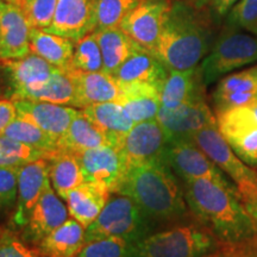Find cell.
Wrapping results in <instances>:
<instances>
[{"instance_id":"277c9868","label":"cell","mask_w":257,"mask_h":257,"mask_svg":"<svg viewBox=\"0 0 257 257\" xmlns=\"http://www.w3.org/2000/svg\"><path fill=\"white\" fill-rule=\"evenodd\" d=\"M221 242L195 218L153 232L137 243L141 257H208Z\"/></svg>"},{"instance_id":"7dc6e473","label":"cell","mask_w":257,"mask_h":257,"mask_svg":"<svg viewBox=\"0 0 257 257\" xmlns=\"http://www.w3.org/2000/svg\"><path fill=\"white\" fill-rule=\"evenodd\" d=\"M188 3H191L193 6H195V8L198 9H204L206 8V6L210 5V3L212 0H187Z\"/></svg>"},{"instance_id":"ab89813d","label":"cell","mask_w":257,"mask_h":257,"mask_svg":"<svg viewBox=\"0 0 257 257\" xmlns=\"http://www.w3.org/2000/svg\"><path fill=\"white\" fill-rule=\"evenodd\" d=\"M0 257H44L30 248L15 230L0 226Z\"/></svg>"},{"instance_id":"30bf717a","label":"cell","mask_w":257,"mask_h":257,"mask_svg":"<svg viewBox=\"0 0 257 257\" xmlns=\"http://www.w3.org/2000/svg\"><path fill=\"white\" fill-rule=\"evenodd\" d=\"M170 8V0H143L126 15L119 27L135 43L152 53L168 18Z\"/></svg>"},{"instance_id":"3957f363","label":"cell","mask_w":257,"mask_h":257,"mask_svg":"<svg viewBox=\"0 0 257 257\" xmlns=\"http://www.w3.org/2000/svg\"><path fill=\"white\" fill-rule=\"evenodd\" d=\"M115 193L133 199L153 223L175 224L193 217L182 184L163 161L128 165L123 182Z\"/></svg>"},{"instance_id":"d590c367","label":"cell","mask_w":257,"mask_h":257,"mask_svg":"<svg viewBox=\"0 0 257 257\" xmlns=\"http://www.w3.org/2000/svg\"><path fill=\"white\" fill-rule=\"evenodd\" d=\"M78 257H141L137 244L118 237H106L85 243Z\"/></svg>"},{"instance_id":"52a82bcc","label":"cell","mask_w":257,"mask_h":257,"mask_svg":"<svg viewBox=\"0 0 257 257\" xmlns=\"http://www.w3.org/2000/svg\"><path fill=\"white\" fill-rule=\"evenodd\" d=\"M195 144L232 180L242 201L257 200V173L239 159L216 124L201 128L193 137Z\"/></svg>"},{"instance_id":"8992f818","label":"cell","mask_w":257,"mask_h":257,"mask_svg":"<svg viewBox=\"0 0 257 257\" xmlns=\"http://www.w3.org/2000/svg\"><path fill=\"white\" fill-rule=\"evenodd\" d=\"M253 62H257V35L224 27L210 53L201 61L202 80L208 86L220 80L225 74Z\"/></svg>"},{"instance_id":"bcb514c9","label":"cell","mask_w":257,"mask_h":257,"mask_svg":"<svg viewBox=\"0 0 257 257\" xmlns=\"http://www.w3.org/2000/svg\"><path fill=\"white\" fill-rule=\"evenodd\" d=\"M244 206H245L246 211L249 212L250 217L252 218L253 224H255L256 230H257V200H248L243 202Z\"/></svg>"},{"instance_id":"f35d334b","label":"cell","mask_w":257,"mask_h":257,"mask_svg":"<svg viewBox=\"0 0 257 257\" xmlns=\"http://www.w3.org/2000/svg\"><path fill=\"white\" fill-rule=\"evenodd\" d=\"M59 0H31L22 5L31 28L47 30L55 16Z\"/></svg>"},{"instance_id":"7bdbcfd3","label":"cell","mask_w":257,"mask_h":257,"mask_svg":"<svg viewBox=\"0 0 257 257\" xmlns=\"http://www.w3.org/2000/svg\"><path fill=\"white\" fill-rule=\"evenodd\" d=\"M208 257H245L244 256V242L223 243L219 249Z\"/></svg>"},{"instance_id":"d4e9b609","label":"cell","mask_w":257,"mask_h":257,"mask_svg":"<svg viewBox=\"0 0 257 257\" xmlns=\"http://www.w3.org/2000/svg\"><path fill=\"white\" fill-rule=\"evenodd\" d=\"M168 68L150 51L138 47L136 51L113 74L119 83L148 82L161 88L168 75Z\"/></svg>"},{"instance_id":"5b68a950","label":"cell","mask_w":257,"mask_h":257,"mask_svg":"<svg viewBox=\"0 0 257 257\" xmlns=\"http://www.w3.org/2000/svg\"><path fill=\"white\" fill-rule=\"evenodd\" d=\"M154 223L133 199L119 193H111L99 217L85 230V243L118 237L138 243L153 233Z\"/></svg>"},{"instance_id":"cb8c5ba5","label":"cell","mask_w":257,"mask_h":257,"mask_svg":"<svg viewBox=\"0 0 257 257\" xmlns=\"http://www.w3.org/2000/svg\"><path fill=\"white\" fill-rule=\"evenodd\" d=\"M119 86L120 98L117 102L123 106L135 123L156 119L161 107L157 86L148 82L119 83Z\"/></svg>"},{"instance_id":"7c38bea8","label":"cell","mask_w":257,"mask_h":257,"mask_svg":"<svg viewBox=\"0 0 257 257\" xmlns=\"http://www.w3.org/2000/svg\"><path fill=\"white\" fill-rule=\"evenodd\" d=\"M156 120L159 121L169 141L193 140L194 135L210 124H216L214 112L208 107L206 100L166 108L161 106Z\"/></svg>"},{"instance_id":"f907efd6","label":"cell","mask_w":257,"mask_h":257,"mask_svg":"<svg viewBox=\"0 0 257 257\" xmlns=\"http://www.w3.org/2000/svg\"><path fill=\"white\" fill-rule=\"evenodd\" d=\"M4 2L11 3V4H16V5H19V6H22V4H23V0H4Z\"/></svg>"},{"instance_id":"74e56055","label":"cell","mask_w":257,"mask_h":257,"mask_svg":"<svg viewBox=\"0 0 257 257\" xmlns=\"http://www.w3.org/2000/svg\"><path fill=\"white\" fill-rule=\"evenodd\" d=\"M224 27L257 35V0H238L225 16Z\"/></svg>"},{"instance_id":"44dd1931","label":"cell","mask_w":257,"mask_h":257,"mask_svg":"<svg viewBox=\"0 0 257 257\" xmlns=\"http://www.w3.org/2000/svg\"><path fill=\"white\" fill-rule=\"evenodd\" d=\"M205 87L200 66L186 70L169 69L160 88L161 106L173 110L189 102L206 100Z\"/></svg>"},{"instance_id":"4fadbf2b","label":"cell","mask_w":257,"mask_h":257,"mask_svg":"<svg viewBox=\"0 0 257 257\" xmlns=\"http://www.w3.org/2000/svg\"><path fill=\"white\" fill-rule=\"evenodd\" d=\"M168 138L156 119L136 123L126 134L119 149L126 159L127 166L133 163L163 161Z\"/></svg>"},{"instance_id":"b9f144b4","label":"cell","mask_w":257,"mask_h":257,"mask_svg":"<svg viewBox=\"0 0 257 257\" xmlns=\"http://www.w3.org/2000/svg\"><path fill=\"white\" fill-rule=\"evenodd\" d=\"M16 118H17V108L15 101L6 98L0 99V136Z\"/></svg>"},{"instance_id":"d6a6232c","label":"cell","mask_w":257,"mask_h":257,"mask_svg":"<svg viewBox=\"0 0 257 257\" xmlns=\"http://www.w3.org/2000/svg\"><path fill=\"white\" fill-rule=\"evenodd\" d=\"M3 135L42 152L53 154L60 150L57 138L51 136L37 125L18 117L6 127Z\"/></svg>"},{"instance_id":"816d5d0a","label":"cell","mask_w":257,"mask_h":257,"mask_svg":"<svg viewBox=\"0 0 257 257\" xmlns=\"http://www.w3.org/2000/svg\"><path fill=\"white\" fill-rule=\"evenodd\" d=\"M29 2H31V0H24V2H23V4H24V3H29ZM23 4H22V5H23Z\"/></svg>"},{"instance_id":"7a4b0ae2","label":"cell","mask_w":257,"mask_h":257,"mask_svg":"<svg viewBox=\"0 0 257 257\" xmlns=\"http://www.w3.org/2000/svg\"><path fill=\"white\" fill-rule=\"evenodd\" d=\"M211 14L187 0L172 3L161 36L152 54L168 69L186 70L199 66L213 46Z\"/></svg>"},{"instance_id":"e575fe53","label":"cell","mask_w":257,"mask_h":257,"mask_svg":"<svg viewBox=\"0 0 257 257\" xmlns=\"http://www.w3.org/2000/svg\"><path fill=\"white\" fill-rule=\"evenodd\" d=\"M67 70L80 72H101L104 70V62L100 47L96 41L95 32L92 31L75 43V49Z\"/></svg>"},{"instance_id":"5bb4252c","label":"cell","mask_w":257,"mask_h":257,"mask_svg":"<svg viewBox=\"0 0 257 257\" xmlns=\"http://www.w3.org/2000/svg\"><path fill=\"white\" fill-rule=\"evenodd\" d=\"M68 208L54 191L49 180L31 212L28 224L23 227L24 233L22 238L37 246L68 219Z\"/></svg>"},{"instance_id":"8fae6325","label":"cell","mask_w":257,"mask_h":257,"mask_svg":"<svg viewBox=\"0 0 257 257\" xmlns=\"http://www.w3.org/2000/svg\"><path fill=\"white\" fill-rule=\"evenodd\" d=\"M76 155L81 163L86 181L104 186L111 193L118 191L127 170L126 159L119 148L104 146L85 150Z\"/></svg>"},{"instance_id":"ac0fdd59","label":"cell","mask_w":257,"mask_h":257,"mask_svg":"<svg viewBox=\"0 0 257 257\" xmlns=\"http://www.w3.org/2000/svg\"><path fill=\"white\" fill-rule=\"evenodd\" d=\"M256 100L257 66L224 76L212 93L214 114L249 106Z\"/></svg>"},{"instance_id":"2e32d148","label":"cell","mask_w":257,"mask_h":257,"mask_svg":"<svg viewBox=\"0 0 257 257\" xmlns=\"http://www.w3.org/2000/svg\"><path fill=\"white\" fill-rule=\"evenodd\" d=\"M98 0H59L55 16L47 32L76 42L96 28Z\"/></svg>"},{"instance_id":"f5cc1de1","label":"cell","mask_w":257,"mask_h":257,"mask_svg":"<svg viewBox=\"0 0 257 257\" xmlns=\"http://www.w3.org/2000/svg\"><path fill=\"white\" fill-rule=\"evenodd\" d=\"M0 2H2V0H0Z\"/></svg>"},{"instance_id":"f6af8a7d","label":"cell","mask_w":257,"mask_h":257,"mask_svg":"<svg viewBox=\"0 0 257 257\" xmlns=\"http://www.w3.org/2000/svg\"><path fill=\"white\" fill-rule=\"evenodd\" d=\"M244 256L257 257V234L252 238L244 240Z\"/></svg>"},{"instance_id":"f546056e","label":"cell","mask_w":257,"mask_h":257,"mask_svg":"<svg viewBox=\"0 0 257 257\" xmlns=\"http://www.w3.org/2000/svg\"><path fill=\"white\" fill-rule=\"evenodd\" d=\"M100 47L104 72L113 74L136 51L137 43L131 40L120 27L94 30Z\"/></svg>"},{"instance_id":"4dcf8cb0","label":"cell","mask_w":257,"mask_h":257,"mask_svg":"<svg viewBox=\"0 0 257 257\" xmlns=\"http://www.w3.org/2000/svg\"><path fill=\"white\" fill-rule=\"evenodd\" d=\"M30 49L31 53L36 54L53 66L67 70L75 49V42L41 29L31 28Z\"/></svg>"},{"instance_id":"681fc988","label":"cell","mask_w":257,"mask_h":257,"mask_svg":"<svg viewBox=\"0 0 257 257\" xmlns=\"http://www.w3.org/2000/svg\"><path fill=\"white\" fill-rule=\"evenodd\" d=\"M5 94H9V91H8V89L3 88V86L0 85V99H3L2 96H5ZM9 98H10V95H9ZM6 99H8V98H6Z\"/></svg>"},{"instance_id":"1f68e13d","label":"cell","mask_w":257,"mask_h":257,"mask_svg":"<svg viewBox=\"0 0 257 257\" xmlns=\"http://www.w3.org/2000/svg\"><path fill=\"white\" fill-rule=\"evenodd\" d=\"M16 100L46 101L76 107L75 85L68 72L60 69L44 85L22 93Z\"/></svg>"},{"instance_id":"6da1fadb","label":"cell","mask_w":257,"mask_h":257,"mask_svg":"<svg viewBox=\"0 0 257 257\" xmlns=\"http://www.w3.org/2000/svg\"><path fill=\"white\" fill-rule=\"evenodd\" d=\"M189 211L219 242L239 243L257 234L238 192L207 179L182 180Z\"/></svg>"},{"instance_id":"60d3db41","label":"cell","mask_w":257,"mask_h":257,"mask_svg":"<svg viewBox=\"0 0 257 257\" xmlns=\"http://www.w3.org/2000/svg\"><path fill=\"white\" fill-rule=\"evenodd\" d=\"M19 168L0 167V210L10 208L17 201Z\"/></svg>"},{"instance_id":"ba28073f","label":"cell","mask_w":257,"mask_h":257,"mask_svg":"<svg viewBox=\"0 0 257 257\" xmlns=\"http://www.w3.org/2000/svg\"><path fill=\"white\" fill-rule=\"evenodd\" d=\"M165 162L181 180L207 179L237 191L233 182L224 175L223 170L193 140L169 141L165 153Z\"/></svg>"},{"instance_id":"9a60e30c","label":"cell","mask_w":257,"mask_h":257,"mask_svg":"<svg viewBox=\"0 0 257 257\" xmlns=\"http://www.w3.org/2000/svg\"><path fill=\"white\" fill-rule=\"evenodd\" d=\"M30 30L22 6L0 2V62L28 56L30 49Z\"/></svg>"},{"instance_id":"ee69618b","label":"cell","mask_w":257,"mask_h":257,"mask_svg":"<svg viewBox=\"0 0 257 257\" xmlns=\"http://www.w3.org/2000/svg\"><path fill=\"white\" fill-rule=\"evenodd\" d=\"M238 0H212L210 3V14L214 21L224 18Z\"/></svg>"},{"instance_id":"f1b7e54d","label":"cell","mask_w":257,"mask_h":257,"mask_svg":"<svg viewBox=\"0 0 257 257\" xmlns=\"http://www.w3.org/2000/svg\"><path fill=\"white\" fill-rule=\"evenodd\" d=\"M81 111L93 124L113 137L117 141L118 148L120 147L126 134L136 124L126 113L123 106L117 101L89 105L87 107H83Z\"/></svg>"},{"instance_id":"e0dca14e","label":"cell","mask_w":257,"mask_h":257,"mask_svg":"<svg viewBox=\"0 0 257 257\" xmlns=\"http://www.w3.org/2000/svg\"><path fill=\"white\" fill-rule=\"evenodd\" d=\"M49 161L40 159L24 165L18 172V194L11 223L23 229L42 192L49 181Z\"/></svg>"},{"instance_id":"603a6c76","label":"cell","mask_w":257,"mask_h":257,"mask_svg":"<svg viewBox=\"0 0 257 257\" xmlns=\"http://www.w3.org/2000/svg\"><path fill=\"white\" fill-rule=\"evenodd\" d=\"M110 197L111 192L104 186L85 181L79 187L70 191L64 201L69 216L87 229L104 210Z\"/></svg>"},{"instance_id":"9c48e42d","label":"cell","mask_w":257,"mask_h":257,"mask_svg":"<svg viewBox=\"0 0 257 257\" xmlns=\"http://www.w3.org/2000/svg\"><path fill=\"white\" fill-rule=\"evenodd\" d=\"M217 126L233 153L250 167H257V119L249 106L216 114Z\"/></svg>"},{"instance_id":"d6986e66","label":"cell","mask_w":257,"mask_h":257,"mask_svg":"<svg viewBox=\"0 0 257 257\" xmlns=\"http://www.w3.org/2000/svg\"><path fill=\"white\" fill-rule=\"evenodd\" d=\"M0 63L8 75L11 100H16L22 93L44 85L61 69L34 53H30L23 59L4 61Z\"/></svg>"},{"instance_id":"7402d4cb","label":"cell","mask_w":257,"mask_h":257,"mask_svg":"<svg viewBox=\"0 0 257 257\" xmlns=\"http://www.w3.org/2000/svg\"><path fill=\"white\" fill-rule=\"evenodd\" d=\"M75 85L76 107H87L101 102L118 101L120 86L113 75L104 72L67 70Z\"/></svg>"},{"instance_id":"484cf974","label":"cell","mask_w":257,"mask_h":257,"mask_svg":"<svg viewBox=\"0 0 257 257\" xmlns=\"http://www.w3.org/2000/svg\"><path fill=\"white\" fill-rule=\"evenodd\" d=\"M59 146L60 150L63 152L80 154L85 150L104 146L118 148V143L113 137L86 118L80 110L78 115L70 123L68 130L60 138Z\"/></svg>"},{"instance_id":"c3c4849f","label":"cell","mask_w":257,"mask_h":257,"mask_svg":"<svg viewBox=\"0 0 257 257\" xmlns=\"http://www.w3.org/2000/svg\"><path fill=\"white\" fill-rule=\"evenodd\" d=\"M249 107L251 108L252 112H253V114H255V117H256V119H257V100L253 101L252 104H250Z\"/></svg>"},{"instance_id":"83f0119b","label":"cell","mask_w":257,"mask_h":257,"mask_svg":"<svg viewBox=\"0 0 257 257\" xmlns=\"http://www.w3.org/2000/svg\"><path fill=\"white\" fill-rule=\"evenodd\" d=\"M48 161L50 184L57 195L66 200L70 191L86 181L79 157L76 154L59 150L51 154Z\"/></svg>"},{"instance_id":"4316f807","label":"cell","mask_w":257,"mask_h":257,"mask_svg":"<svg viewBox=\"0 0 257 257\" xmlns=\"http://www.w3.org/2000/svg\"><path fill=\"white\" fill-rule=\"evenodd\" d=\"M85 230L79 221L68 218L38 244V252L44 257H78L85 245Z\"/></svg>"},{"instance_id":"ffe728a7","label":"cell","mask_w":257,"mask_h":257,"mask_svg":"<svg viewBox=\"0 0 257 257\" xmlns=\"http://www.w3.org/2000/svg\"><path fill=\"white\" fill-rule=\"evenodd\" d=\"M14 101L17 108L18 118L37 125L59 141L80 112V110H76L72 106L51 104L46 101Z\"/></svg>"},{"instance_id":"8d00e7d4","label":"cell","mask_w":257,"mask_h":257,"mask_svg":"<svg viewBox=\"0 0 257 257\" xmlns=\"http://www.w3.org/2000/svg\"><path fill=\"white\" fill-rule=\"evenodd\" d=\"M142 2L143 0H98L95 30L119 27L126 15Z\"/></svg>"},{"instance_id":"836d02e7","label":"cell","mask_w":257,"mask_h":257,"mask_svg":"<svg viewBox=\"0 0 257 257\" xmlns=\"http://www.w3.org/2000/svg\"><path fill=\"white\" fill-rule=\"evenodd\" d=\"M50 155L49 153L35 149L4 135L0 136V167L21 168L34 161L48 159Z\"/></svg>"},{"instance_id":"db71d44e","label":"cell","mask_w":257,"mask_h":257,"mask_svg":"<svg viewBox=\"0 0 257 257\" xmlns=\"http://www.w3.org/2000/svg\"><path fill=\"white\" fill-rule=\"evenodd\" d=\"M23 2H24V0H23Z\"/></svg>"}]
</instances>
